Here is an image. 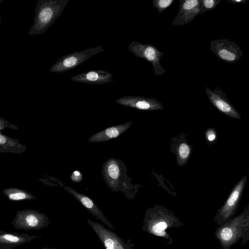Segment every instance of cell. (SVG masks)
Instances as JSON below:
<instances>
[{
  "instance_id": "6",
  "label": "cell",
  "mask_w": 249,
  "mask_h": 249,
  "mask_svg": "<svg viewBox=\"0 0 249 249\" xmlns=\"http://www.w3.org/2000/svg\"><path fill=\"white\" fill-rule=\"evenodd\" d=\"M246 180L247 177L245 176L236 184L224 205L217 210L213 219L217 226L229 220L236 213Z\"/></svg>"
},
{
  "instance_id": "8",
  "label": "cell",
  "mask_w": 249,
  "mask_h": 249,
  "mask_svg": "<svg viewBox=\"0 0 249 249\" xmlns=\"http://www.w3.org/2000/svg\"><path fill=\"white\" fill-rule=\"evenodd\" d=\"M210 50L221 60L228 63H234L239 59L243 53L237 44L228 39L211 41Z\"/></svg>"
},
{
  "instance_id": "16",
  "label": "cell",
  "mask_w": 249,
  "mask_h": 249,
  "mask_svg": "<svg viewBox=\"0 0 249 249\" xmlns=\"http://www.w3.org/2000/svg\"><path fill=\"white\" fill-rule=\"evenodd\" d=\"M112 76V73L106 71L91 70L73 76L71 79L82 83L103 84L113 82Z\"/></svg>"
},
{
  "instance_id": "9",
  "label": "cell",
  "mask_w": 249,
  "mask_h": 249,
  "mask_svg": "<svg viewBox=\"0 0 249 249\" xmlns=\"http://www.w3.org/2000/svg\"><path fill=\"white\" fill-rule=\"evenodd\" d=\"M88 223L95 232L105 249H126V243L118 235L102 224L87 219Z\"/></svg>"
},
{
  "instance_id": "1",
  "label": "cell",
  "mask_w": 249,
  "mask_h": 249,
  "mask_svg": "<svg viewBox=\"0 0 249 249\" xmlns=\"http://www.w3.org/2000/svg\"><path fill=\"white\" fill-rule=\"evenodd\" d=\"M143 223L142 229L144 232L165 239L168 245L171 244L173 240L166 230L184 226L172 211L158 205L146 211Z\"/></svg>"
},
{
  "instance_id": "4",
  "label": "cell",
  "mask_w": 249,
  "mask_h": 249,
  "mask_svg": "<svg viewBox=\"0 0 249 249\" xmlns=\"http://www.w3.org/2000/svg\"><path fill=\"white\" fill-rule=\"evenodd\" d=\"M11 223L16 230H39L48 226L49 219L37 210L25 209L17 211Z\"/></svg>"
},
{
  "instance_id": "28",
  "label": "cell",
  "mask_w": 249,
  "mask_h": 249,
  "mask_svg": "<svg viewBox=\"0 0 249 249\" xmlns=\"http://www.w3.org/2000/svg\"><path fill=\"white\" fill-rule=\"evenodd\" d=\"M37 249H56V248H50V247H44L42 248H39Z\"/></svg>"
},
{
  "instance_id": "15",
  "label": "cell",
  "mask_w": 249,
  "mask_h": 249,
  "mask_svg": "<svg viewBox=\"0 0 249 249\" xmlns=\"http://www.w3.org/2000/svg\"><path fill=\"white\" fill-rule=\"evenodd\" d=\"M64 188L78 200L92 215L99 219L110 229H114L113 225L104 215L100 209L90 198L84 194L76 191L70 187L66 186Z\"/></svg>"
},
{
  "instance_id": "29",
  "label": "cell",
  "mask_w": 249,
  "mask_h": 249,
  "mask_svg": "<svg viewBox=\"0 0 249 249\" xmlns=\"http://www.w3.org/2000/svg\"><path fill=\"white\" fill-rule=\"evenodd\" d=\"M3 1V0H0V3L1 2Z\"/></svg>"
},
{
  "instance_id": "5",
  "label": "cell",
  "mask_w": 249,
  "mask_h": 249,
  "mask_svg": "<svg viewBox=\"0 0 249 249\" xmlns=\"http://www.w3.org/2000/svg\"><path fill=\"white\" fill-rule=\"evenodd\" d=\"M104 50L102 46L89 48L83 51L65 55L58 59L50 68L53 72L60 73L72 70L91 56Z\"/></svg>"
},
{
  "instance_id": "24",
  "label": "cell",
  "mask_w": 249,
  "mask_h": 249,
  "mask_svg": "<svg viewBox=\"0 0 249 249\" xmlns=\"http://www.w3.org/2000/svg\"><path fill=\"white\" fill-rule=\"evenodd\" d=\"M71 179L73 181L80 182L82 179V176L79 172L75 171L72 174Z\"/></svg>"
},
{
  "instance_id": "23",
  "label": "cell",
  "mask_w": 249,
  "mask_h": 249,
  "mask_svg": "<svg viewBox=\"0 0 249 249\" xmlns=\"http://www.w3.org/2000/svg\"><path fill=\"white\" fill-rule=\"evenodd\" d=\"M6 129L18 130L19 128L8 122L6 120L0 117V131Z\"/></svg>"
},
{
  "instance_id": "2",
  "label": "cell",
  "mask_w": 249,
  "mask_h": 249,
  "mask_svg": "<svg viewBox=\"0 0 249 249\" xmlns=\"http://www.w3.org/2000/svg\"><path fill=\"white\" fill-rule=\"evenodd\" d=\"M214 236L222 249H230L242 239V245L249 240V205L237 216L218 226Z\"/></svg>"
},
{
  "instance_id": "25",
  "label": "cell",
  "mask_w": 249,
  "mask_h": 249,
  "mask_svg": "<svg viewBox=\"0 0 249 249\" xmlns=\"http://www.w3.org/2000/svg\"><path fill=\"white\" fill-rule=\"evenodd\" d=\"M207 139L210 141H213L215 138V134L213 130H208L206 133Z\"/></svg>"
},
{
  "instance_id": "27",
  "label": "cell",
  "mask_w": 249,
  "mask_h": 249,
  "mask_svg": "<svg viewBox=\"0 0 249 249\" xmlns=\"http://www.w3.org/2000/svg\"><path fill=\"white\" fill-rule=\"evenodd\" d=\"M229 1L232 3L237 4L239 3H245L246 0H229Z\"/></svg>"
},
{
  "instance_id": "11",
  "label": "cell",
  "mask_w": 249,
  "mask_h": 249,
  "mask_svg": "<svg viewBox=\"0 0 249 249\" xmlns=\"http://www.w3.org/2000/svg\"><path fill=\"white\" fill-rule=\"evenodd\" d=\"M123 162L113 158L109 159L103 166V175L108 187L113 191L119 190V185L123 179Z\"/></svg>"
},
{
  "instance_id": "21",
  "label": "cell",
  "mask_w": 249,
  "mask_h": 249,
  "mask_svg": "<svg viewBox=\"0 0 249 249\" xmlns=\"http://www.w3.org/2000/svg\"><path fill=\"white\" fill-rule=\"evenodd\" d=\"M201 6L199 14L213 9L221 1V0H200Z\"/></svg>"
},
{
  "instance_id": "18",
  "label": "cell",
  "mask_w": 249,
  "mask_h": 249,
  "mask_svg": "<svg viewBox=\"0 0 249 249\" xmlns=\"http://www.w3.org/2000/svg\"><path fill=\"white\" fill-rule=\"evenodd\" d=\"M27 149L18 139L11 138L0 132V153L21 154Z\"/></svg>"
},
{
  "instance_id": "3",
  "label": "cell",
  "mask_w": 249,
  "mask_h": 249,
  "mask_svg": "<svg viewBox=\"0 0 249 249\" xmlns=\"http://www.w3.org/2000/svg\"><path fill=\"white\" fill-rule=\"evenodd\" d=\"M69 0H38L35 9L34 23L28 34L40 35L61 16Z\"/></svg>"
},
{
  "instance_id": "10",
  "label": "cell",
  "mask_w": 249,
  "mask_h": 249,
  "mask_svg": "<svg viewBox=\"0 0 249 249\" xmlns=\"http://www.w3.org/2000/svg\"><path fill=\"white\" fill-rule=\"evenodd\" d=\"M200 0H180L179 10L172 22V25H184L187 24L199 14Z\"/></svg>"
},
{
  "instance_id": "19",
  "label": "cell",
  "mask_w": 249,
  "mask_h": 249,
  "mask_svg": "<svg viewBox=\"0 0 249 249\" xmlns=\"http://www.w3.org/2000/svg\"><path fill=\"white\" fill-rule=\"evenodd\" d=\"M2 193L9 200L12 201L28 200L36 199V196L32 194L17 188L4 189Z\"/></svg>"
},
{
  "instance_id": "17",
  "label": "cell",
  "mask_w": 249,
  "mask_h": 249,
  "mask_svg": "<svg viewBox=\"0 0 249 249\" xmlns=\"http://www.w3.org/2000/svg\"><path fill=\"white\" fill-rule=\"evenodd\" d=\"M132 124L129 122L100 131L89 137V142H106L116 138L128 129Z\"/></svg>"
},
{
  "instance_id": "14",
  "label": "cell",
  "mask_w": 249,
  "mask_h": 249,
  "mask_svg": "<svg viewBox=\"0 0 249 249\" xmlns=\"http://www.w3.org/2000/svg\"><path fill=\"white\" fill-rule=\"evenodd\" d=\"M41 236L30 235L27 233L9 232L0 231V249H13L14 248L29 243Z\"/></svg>"
},
{
  "instance_id": "13",
  "label": "cell",
  "mask_w": 249,
  "mask_h": 249,
  "mask_svg": "<svg viewBox=\"0 0 249 249\" xmlns=\"http://www.w3.org/2000/svg\"><path fill=\"white\" fill-rule=\"evenodd\" d=\"M118 104L128 107L144 110H157L163 109L161 103L153 98L126 96L116 100Z\"/></svg>"
},
{
  "instance_id": "20",
  "label": "cell",
  "mask_w": 249,
  "mask_h": 249,
  "mask_svg": "<svg viewBox=\"0 0 249 249\" xmlns=\"http://www.w3.org/2000/svg\"><path fill=\"white\" fill-rule=\"evenodd\" d=\"M190 146L186 143H181L178 149V161H186L190 156Z\"/></svg>"
},
{
  "instance_id": "30",
  "label": "cell",
  "mask_w": 249,
  "mask_h": 249,
  "mask_svg": "<svg viewBox=\"0 0 249 249\" xmlns=\"http://www.w3.org/2000/svg\"></svg>"
},
{
  "instance_id": "7",
  "label": "cell",
  "mask_w": 249,
  "mask_h": 249,
  "mask_svg": "<svg viewBox=\"0 0 249 249\" xmlns=\"http://www.w3.org/2000/svg\"><path fill=\"white\" fill-rule=\"evenodd\" d=\"M127 49L135 56L151 63L156 75H160L166 71L160 64V59L164 53L156 46L133 41L129 44Z\"/></svg>"
},
{
  "instance_id": "12",
  "label": "cell",
  "mask_w": 249,
  "mask_h": 249,
  "mask_svg": "<svg viewBox=\"0 0 249 249\" xmlns=\"http://www.w3.org/2000/svg\"><path fill=\"white\" fill-rule=\"evenodd\" d=\"M206 93L212 104L224 114L235 119L241 116L233 106L229 102L226 94L221 89L216 88L213 90L206 88Z\"/></svg>"
},
{
  "instance_id": "26",
  "label": "cell",
  "mask_w": 249,
  "mask_h": 249,
  "mask_svg": "<svg viewBox=\"0 0 249 249\" xmlns=\"http://www.w3.org/2000/svg\"><path fill=\"white\" fill-rule=\"evenodd\" d=\"M126 249H134V243L130 240L128 239L126 243Z\"/></svg>"
},
{
  "instance_id": "22",
  "label": "cell",
  "mask_w": 249,
  "mask_h": 249,
  "mask_svg": "<svg viewBox=\"0 0 249 249\" xmlns=\"http://www.w3.org/2000/svg\"><path fill=\"white\" fill-rule=\"evenodd\" d=\"M175 0H154L152 2L154 8H157L159 14L161 13L171 5Z\"/></svg>"
}]
</instances>
